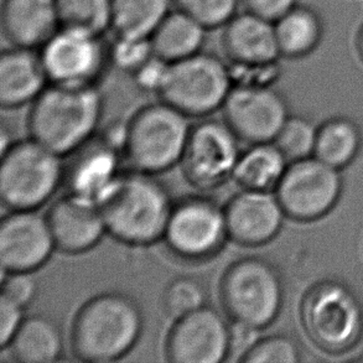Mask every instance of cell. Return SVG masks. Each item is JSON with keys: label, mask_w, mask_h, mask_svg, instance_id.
<instances>
[{"label": "cell", "mask_w": 363, "mask_h": 363, "mask_svg": "<svg viewBox=\"0 0 363 363\" xmlns=\"http://www.w3.org/2000/svg\"><path fill=\"white\" fill-rule=\"evenodd\" d=\"M64 340L57 324L45 315L25 318L8 344L11 359L20 363H51L62 354Z\"/></svg>", "instance_id": "cell-24"}, {"label": "cell", "mask_w": 363, "mask_h": 363, "mask_svg": "<svg viewBox=\"0 0 363 363\" xmlns=\"http://www.w3.org/2000/svg\"><path fill=\"white\" fill-rule=\"evenodd\" d=\"M46 218L56 248L71 255L91 250L107 232L97 201L72 192L54 202Z\"/></svg>", "instance_id": "cell-17"}, {"label": "cell", "mask_w": 363, "mask_h": 363, "mask_svg": "<svg viewBox=\"0 0 363 363\" xmlns=\"http://www.w3.org/2000/svg\"><path fill=\"white\" fill-rule=\"evenodd\" d=\"M230 325L212 306L177 318L167 335L165 354L172 363H220L228 359Z\"/></svg>", "instance_id": "cell-14"}, {"label": "cell", "mask_w": 363, "mask_h": 363, "mask_svg": "<svg viewBox=\"0 0 363 363\" xmlns=\"http://www.w3.org/2000/svg\"><path fill=\"white\" fill-rule=\"evenodd\" d=\"M1 30L11 46L39 50L61 28L56 0H3Z\"/></svg>", "instance_id": "cell-19"}, {"label": "cell", "mask_w": 363, "mask_h": 363, "mask_svg": "<svg viewBox=\"0 0 363 363\" xmlns=\"http://www.w3.org/2000/svg\"><path fill=\"white\" fill-rule=\"evenodd\" d=\"M318 130L319 127L311 119L290 114L275 138V145L289 162L314 157Z\"/></svg>", "instance_id": "cell-29"}, {"label": "cell", "mask_w": 363, "mask_h": 363, "mask_svg": "<svg viewBox=\"0 0 363 363\" xmlns=\"http://www.w3.org/2000/svg\"><path fill=\"white\" fill-rule=\"evenodd\" d=\"M154 55L150 38L116 35L109 44V62L123 72L133 74Z\"/></svg>", "instance_id": "cell-33"}, {"label": "cell", "mask_w": 363, "mask_h": 363, "mask_svg": "<svg viewBox=\"0 0 363 363\" xmlns=\"http://www.w3.org/2000/svg\"><path fill=\"white\" fill-rule=\"evenodd\" d=\"M362 133L357 123L347 117H333L319 125L314 157L342 170L359 157Z\"/></svg>", "instance_id": "cell-26"}, {"label": "cell", "mask_w": 363, "mask_h": 363, "mask_svg": "<svg viewBox=\"0 0 363 363\" xmlns=\"http://www.w3.org/2000/svg\"><path fill=\"white\" fill-rule=\"evenodd\" d=\"M104 108V96L96 84H49L30 109V135L60 155L69 154L96 132Z\"/></svg>", "instance_id": "cell-3"}, {"label": "cell", "mask_w": 363, "mask_h": 363, "mask_svg": "<svg viewBox=\"0 0 363 363\" xmlns=\"http://www.w3.org/2000/svg\"><path fill=\"white\" fill-rule=\"evenodd\" d=\"M1 294L24 308L36 295V281L29 272L1 273Z\"/></svg>", "instance_id": "cell-34"}, {"label": "cell", "mask_w": 363, "mask_h": 363, "mask_svg": "<svg viewBox=\"0 0 363 363\" xmlns=\"http://www.w3.org/2000/svg\"><path fill=\"white\" fill-rule=\"evenodd\" d=\"M222 108L225 122L250 144L274 142L290 117L284 94L272 84H235Z\"/></svg>", "instance_id": "cell-13"}, {"label": "cell", "mask_w": 363, "mask_h": 363, "mask_svg": "<svg viewBox=\"0 0 363 363\" xmlns=\"http://www.w3.org/2000/svg\"><path fill=\"white\" fill-rule=\"evenodd\" d=\"M288 165L289 160L274 142L257 143L241 152L232 177L242 189L272 191Z\"/></svg>", "instance_id": "cell-25"}, {"label": "cell", "mask_w": 363, "mask_h": 363, "mask_svg": "<svg viewBox=\"0 0 363 363\" xmlns=\"http://www.w3.org/2000/svg\"><path fill=\"white\" fill-rule=\"evenodd\" d=\"M50 84L91 86L109 62V45L102 35L60 28L39 49Z\"/></svg>", "instance_id": "cell-10"}, {"label": "cell", "mask_w": 363, "mask_h": 363, "mask_svg": "<svg viewBox=\"0 0 363 363\" xmlns=\"http://www.w3.org/2000/svg\"><path fill=\"white\" fill-rule=\"evenodd\" d=\"M299 311L305 334L325 354H347L362 340V303L341 280L311 285L301 298Z\"/></svg>", "instance_id": "cell-4"}, {"label": "cell", "mask_w": 363, "mask_h": 363, "mask_svg": "<svg viewBox=\"0 0 363 363\" xmlns=\"http://www.w3.org/2000/svg\"><path fill=\"white\" fill-rule=\"evenodd\" d=\"M233 86L228 61L201 51L169 65L157 94L189 117L206 116L223 106Z\"/></svg>", "instance_id": "cell-8"}, {"label": "cell", "mask_w": 363, "mask_h": 363, "mask_svg": "<svg viewBox=\"0 0 363 363\" xmlns=\"http://www.w3.org/2000/svg\"><path fill=\"white\" fill-rule=\"evenodd\" d=\"M50 84L39 50L11 46L0 56V104L14 108L34 102Z\"/></svg>", "instance_id": "cell-20"}, {"label": "cell", "mask_w": 363, "mask_h": 363, "mask_svg": "<svg viewBox=\"0 0 363 363\" xmlns=\"http://www.w3.org/2000/svg\"><path fill=\"white\" fill-rule=\"evenodd\" d=\"M143 326L142 309L132 296L119 291L94 295L74 316L72 354L84 362L122 359L137 344Z\"/></svg>", "instance_id": "cell-2"}, {"label": "cell", "mask_w": 363, "mask_h": 363, "mask_svg": "<svg viewBox=\"0 0 363 363\" xmlns=\"http://www.w3.org/2000/svg\"><path fill=\"white\" fill-rule=\"evenodd\" d=\"M56 248L48 218L34 210H13L0 222L1 273L38 269Z\"/></svg>", "instance_id": "cell-15"}, {"label": "cell", "mask_w": 363, "mask_h": 363, "mask_svg": "<svg viewBox=\"0 0 363 363\" xmlns=\"http://www.w3.org/2000/svg\"><path fill=\"white\" fill-rule=\"evenodd\" d=\"M0 138H1V150H0V152L3 154V152H6V150L9 149L10 145L13 144V143H11V137H10V130H8V128L5 127V125L1 127Z\"/></svg>", "instance_id": "cell-39"}, {"label": "cell", "mask_w": 363, "mask_h": 363, "mask_svg": "<svg viewBox=\"0 0 363 363\" xmlns=\"http://www.w3.org/2000/svg\"><path fill=\"white\" fill-rule=\"evenodd\" d=\"M221 43L227 61L232 65L268 66L281 59L274 23L245 10L223 26Z\"/></svg>", "instance_id": "cell-18"}, {"label": "cell", "mask_w": 363, "mask_h": 363, "mask_svg": "<svg viewBox=\"0 0 363 363\" xmlns=\"http://www.w3.org/2000/svg\"><path fill=\"white\" fill-rule=\"evenodd\" d=\"M356 49H357L359 60L363 62V24L359 26L357 35H356Z\"/></svg>", "instance_id": "cell-40"}, {"label": "cell", "mask_w": 363, "mask_h": 363, "mask_svg": "<svg viewBox=\"0 0 363 363\" xmlns=\"http://www.w3.org/2000/svg\"><path fill=\"white\" fill-rule=\"evenodd\" d=\"M258 331L259 330L253 329V328L247 326V325L231 321V325H230V354H228V359H235L240 362L242 357L257 342V340H258V334L257 333Z\"/></svg>", "instance_id": "cell-38"}, {"label": "cell", "mask_w": 363, "mask_h": 363, "mask_svg": "<svg viewBox=\"0 0 363 363\" xmlns=\"http://www.w3.org/2000/svg\"><path fill=\"white\" fill-rule=\"evenodd\" d=\"M119 175V152L99 140L82 149L66 175L69 192L94 201Z\"/></svg>", "instance_id": "cell-21"}, {"label": "cell", "mask_w": 363, "mask_h": 363, "mask_svg": "<svg viewBox=\"0 0 363 363\" xmlns=\"http://www.w3.org/2000/svg\"><path fill=\"white\" fill-rule=\"evenodd\" d=\"M206 29L182 10H172L150 36L154 54L169 64L203 51Z\"/></svg>", "instance_id": "cell-23"}, {"label": "cell", "mask_w": 363, "mask_h": 363, "mask_svg": "<svg viewBox=\"0 0 363 363\" xmlns=\"http://www.w3.org/2000/svg\"><path fill=\"white\" fill-rule=\"evenodd\" d=\"M60 154L35 139L13 143L1 154L0 197L11 210H35L48 201L65 177Z\"/></svg>", "instance_id": "cell-7"}, {"label": "cell", "mask_w": 363, "mask_h": 363, "mask_svg": "<svg viewBox=\"0 0 363 363\" xmlns=\"http://www.w3.org/2000/svg\"><path fill=\"white\" fill-rule=\"evenodd\" d=\"M187 117L164 101L139 109L128 122L124 147L133 167L155 174L182 162L192 128Z\"/></svg>", "instance_id": "cell-6"}, {"label": "cell", "mask_w": 363, "mask_h": 363, "mask_svg": "<svg viewBox=\"0 0 363 363\" xmlns=\"http://www.w3.org/2000/svg\"><path fill=\"white\" fill-rule=\"evenodd\" d=\"M301 361V349L289 335H272L257 340L242 357L245 363H296Z\"/></svg>", "instance_id": "cell-31"}, {"label": "cell", "mask_w": 363, "mask_h": 363, "mask_svg": "<svg viewBox=\"0 0 363 363\" xmlns=\"http://www.w3.org/2000/svg\"><path fill=\"white\" fill-rule=\"evenodd\" d=\"M280 56L300 60L314 54L323 43L325 23L318 10L298 4L274 23Z\"/></svg>", "instance_id": "cell-22"}, {"label": "cell", "mask_w": 363, "mask_h": 363, "mask_svg": "<svg viewBox=\"0 0 363 363\" xmlns=\"http://www.w3.org/2000/svg\"><path fill=\"white\" fill-rule=\"evenodd\" d=\"M342 191L341 170L316 157L289 162L275 187L286 217L299 222L321 220L339 203Z\"/></svg>", "instance_id": "cell-9"}, {"label": "cell", "mask_w": 363, "mask_h": 363, "mask_svg": "<svg viewBox=\"0 0 363 363\" xmlns=\"http://www.w3.org/2000/svg\"><path fill=\"white\" fill-rule=\"evenodd\" d=\"M225 216L232 241L258 247L279 235L286 215L277 195L243 189L227 203Z\"/></svg>", "instance_id": "cell-16"}, {"label": "cell", "mask_w": 363, "mask_h": 363, "mask_svg": "<svg viewBox=\"0 0 363 363\" xmlns=\"http://www.w3.org/2000/svg\"><path fill=\"white\" fill-rule=\"evenodd\" d=\"M174 0H112L116 35L150 38L172 10Z\"/></svg>", "instance_id": "cell-27"}, {"label": "cell", "mask_w": 363, "mask_h": 363, "mask_svg": "<svg viewBox=\"0 0 363 363\" xmlns=\"http://www.w3.org/2000/svg\"><path fill=\"white\" fill-rule=\"evenodd\" d=\"M299 4V0H242L245 11L275 23Z\"/></svg>", "instance_id": "cell-37"}, {"label": "cell", "mask_w": 363, "mask_h": 363, "mask_svg": "<svg viewBox=\"0 0 363 363\" xmlns=\"http://www.w3.org/2000/svg\"><path fill=\"white\" fill-rule=\"evenodd\" d=\"M61 28L102 35L112 29V0H56Z\"/></svg>", "instance_id": "cell-28"}, {"label": "cell", "mask_w": 363, "mask_h": 363, "mask_svg": "<svg viewBox=\"0 0 363 363\" xmlns=\"http://www.w3.org/2000/svg\"><path fill=\"white\" fill-rule=\"evenodd\" d=\"M174 4L206 29L215 30L223 28L240 13L242 0H174Z\"/></svg>", "instance_id": "cell-32"}, {"label": "cell", "mask_w": 363, "mask_h": 363, "mask_svg": "<svg viewBox=\"0 0 363 363\" xmlns=\"http://www.w3.org/2000/svg\"><path fill=\"white\" fill-rule=\"evenodd\" d=\"M169 62L157 55L152 56L144 64L133 72V79L137 87L145 92H157L162 89V84L167 77Z\"/></svg>", "instance_id": "cell-35"}, {"label": "cell", "mask_w": 363, "mask_h": 363, "mask_svg": "<svg viewBox=\"0 0 363 363\" xmlns=\"http://www.w3.org/2000/svg\"><path fill=\"white\" fill-rule=\"evenodd\" d=\"M228 237L225 208L203 196L187 197L172 207L164 238L185 259L208 258Z\"/></svg>", "instance_id": "cell-12"}, {"label": "cell", "mask_w": 363, "mask_h": 363, "mask_svg": "<svg viewBox=\"0 0 363 363\" xmlns=\"http://www.w3.org/2000/svg\"><path fill=\"white\" fill-rule=\"evenodd\" d=\"M107 232L127 245H150L164 237L172 205L167 187L150 172H119L97 199Z\"/></svg>", "instance_id": "cell-1"}, {"label": "cell", "mask_w": 363, "mask_h": 363, "mask_svg": "<svg viewBox=\"0 0 363 363\" xmlns=\"http://www.w3.org/2000/svg\"><path fill=\"white\" fill-rule=\"evenodd\" d=\"M23 306L6 298L0 296V346L4 349L23 323Z\"/></svg>", "instance_id": "cell-36"}, {"label": "cell", "mask_w": 363, "mask_h": 363, "mask_svg": "<svg viewBox=\"0 0 363 363\" xmlns=\"http://www.w3.org/2000/svg\"><path fill=\"white\" fill-rule=\"evenodd\" d=\"M220 298L231 321L263 330L281 313L284 281L269 260L245 257L227 268L220 284Z\"/></svg>", "instance_id": "cell-5"}, {"label": "cell", "mask_w": 363, "mask_h": 363, "mask_svg": "<svg viewBox=\"0 0 363 363\" xmlns=\"http://www.w3.org/2000/svg\"><path fill=\"white\" fill-rule=\"evenodd\" d=\"M238 139L225 121L208 119L192 127L180 162L187 182L203 191L225 184L241 157Z\"/></svg>", "instance_id": "cell-11"}, {"label": "cell", "mask_w": 363, "mask_h": 363, "mask_svg": "<svg viewBox=\"0 0 363 363\" xmlns=\"http://www.w3.org/2000/svg\"><path fill=\"white\" fill-rule=\"evenodd\" d=\"M167 315L174 319L189 314L206 305V290L199 280L179 277L167 284L162 296Z\"/></svg>", "instance_id": "cell-30"}]
</instances>
